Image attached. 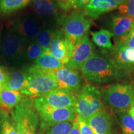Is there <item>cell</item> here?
<instances>
[{
	"label": "cell",
	"instance_id": "26",
	"mask_svg": "<svg viewBox=\"0 0 134 134\" xmlns=\"http://www.w3.org/2000/svg\"><path fill=\"white\" fill-rule=\"evenodd\" d=\"M55 31L44 29L40 32L36 38V42L44 50L48 49L54 36Z\"/></svg>",
	"mask_w": 134,
	"mask_h": 134
},
{
	"label": "cell",
	"instance_id": "7",
	"mask_svg": "<svg viewBox=\"0 0 134 134\" xmlns=\"http://www.w3.org/2000/svg\"><path fill=\"white\" fill-rule=\"evenodd\" d=\"M57 88V81L52 73L29 75L26 86L20 92L25 96L37 98L44 96Z\"/></svg>",
	"mask_w": 134,
	"mask_h": 134
},
{
	"label": "cell",
	"instance_id": "29",
	"mask_svg": "<svg viewBox=\"0 0 134 134\" xmlns=\"http://www.w3.org/2000/svg\"><path fill=\"white\" fill-rule=\"evenodd\" d=\"M119 14L134 19V0H127L126 2L119 5Z\"/></svg>",
	"mask_w": 134,
	"mask_h": 134
},
{
	"label": "cell",
	"instance_id": "17",
	"mask_svg": "<svg viewBox=\"0 0 134 134\" xmlns=\"http://www.w3.org/2000/svg\"><path fill=\"white\" fill-rule=\"evenodd\" d=\"M24 99L23 94L20 91H11L3 88L0 92V109L3 111H11Z\"/></svg>",
	"mask_w": 134,
	"mask_h": 134
},
{
	"label": "cell",
	"instance_id": "6",
	"mask_svg": "<svg viewBox=\"0 0 134 134\" xmlns=\"http://www.w3.org/2000/svg\"><path fill=\"white\" fill-rule=\"evenodd\" d=\"M75 109L77 114L86 119L97 112L104 110L102 92L93 85H86L78 94Z\"/></svg>",
	"mask_w": 134,
	"mask_h": 134
},
{
	"label": "cell",
	"instance_id": "3",
	"mask_svg": "<svg viewBox=\"0 0 134 134\" xmlns=\"http://www.w3.org/2000/svg\"><path fill=\"white\" fill-rule=\"evenodd\" d=\"M35 110L41 120L43 128H50L58 123L73 122L77 115L75 107L68 108H56L46 104L41 97L35 98L33 100Z\"/></svg>",
	"mask_w": 134,
	"mask_h": 134
},
{
	"label": "cell",
	"instance_id": "14",
	"mask_svg": "<svg viewBox=\"0 0 134 134\" xmlns=\"http://www.w3.org/2000/svg\"><path fill=\"white\" fill-rule=\"evenodd\" d=\"M87 120L94 134H113L111 119L104 110L97 112Z\"/></svg>",
	"mask_w": 134,
	"mask_h": 134
},
{
	"label": "cell",
	"instance_id": "20",
	"mask_svg": "<svg viewBox=\"0 0 134 134\" xmlns=\"http://www.w3.org/2000/svg\"><path fill=\"white\" fill-rule=\"evenodd\" d=\"M32 8L37 14L43 16H52L58 13V6L55 0H32Z\"/></svg>",
	"mask_w": 134,
	"mask_h": 134
},
{
	"label": "cell",
	"instance_id": "38",
	"mask_svg": "<svg viewBox=\"0 0 134 134\" xmlns=\"http://www.w3.org/2000/svg\"><path fill=\"white\" fill-rule=\"evenodd\" d=\"M3 85H0V92H1V90H2V89H3Z\"/></svg>",
	"mask_w": 134,
	"mask_h": 134
},
{
	"label": "cell",
	"instance_id": "24",
	"mask_svg": "<svg viewBox=\"0 0 134 134\" xmlns=\"http://www.w3.org/2000/svg\"><path fill=\"white\" fill-rule=\"evenodd\" d=\"M0 134H19L13 120L6 112L0 109Z\"/></svg>",
	"mask_w": 134,
	"mask_h": 134
},
{
	"label": "cell",
	"instance_id": "34",
	"mask_svg": "<svg viewBox=\"0 0 134 134\" xmlns=\"http://www.w3.org/2000/svg\"><path fill=\"white\" fill-rule=\"evenodd\" d=\"M90 1V0H76L74 5V9H81L82 8H85V6Z\"/></svg>",
	"mask_w": 134,
	"mask_h": 134
},
{
	"label": "cell",
	"instance_id": "11",
	"mask_svg": "<svg viewBox=\"0 0 134 134\" xmlns=\"http://www.w3.org/2000/svg\"><path fill=\"white\" fill-rule=\"evenodd\" d=\"M78 94L64 89L57 88L41 96L48 105L56 108H68L76 106Z\"/></svg>",
	"mask_w": 134,
	"mask_h": 134
},
{
	"label": "cell",
	"instance_id": "31",
	"mask_svg": "<svg viewBox=\"0 0 134 134\" xmlns=\"http://www.w3.org/2000/svg\"><path fill=\"white\" fill-rule=\"evenodd\" d=\"M117 42L121 43L124 46L134 48V26L126 36L119 38Z\"/></svg>",
	"mask_w": 134,
	"mask_h": 134
},
{
	"label": "cell",
	"instance_id": "35",
	"mask_svg": "<svg viewBox=\"0 0 134 134\" xmlns=\"http://www.w3.org/2000/svg\"><path fill=\"white\" fill-rule=\"evenodd\" d=\"M70 134H81L80 133L79 128H78V124H77V122L76 120H75V121L73 122L71 132H70Z\"/></svg>",
	"mask_w": 134,
	"mask_h": 134
},
{
	"label": "cell",
	"instance_id": "33",
	"mask_svg": "<svg viewBox=\"0 0 134 134\" xmlns=\"http://www.w3.org/2000/svg\"><path fill=\"white\" fill-rule=\"evenodd\" d=\"M9 76V73H7L3 69L2 67L0 66V85H3L7 81Z\"/></svg>",
	"mask_w": 134,
	"mask_h": 134
},
{
	"label": "cell",
	"instance_id": "27",
	"mask_svg": "<svg viewBox=\"0 0 134 134\" xmlns=\"http://www.w3.org/2000/svg\"><path fill=\"white\" fill-rule=\"evenodd\" d=\"M71 127V122H61L50 127L46 134H70Z\"/></svg>",
	"mask_w": 134,
	"mask_h": 134
},
{
	"label": "cell",
	"instance_id": "2",
	"mask_svg": "<svg viewBox=\"0 0 134 134\" xmlns=\"http://www.w3.org/2000/svg\"><path fill=\"white\" fill-rule=\"evenodd\" d=\"M103 102L114 113L127 112L134 104V89L131 85L116 83L108 85L102 92Z\"/></svg>",
	"mask_w": 134,
	"mask_h": 134
},
{
	"label": "cell",
	"instance_id": "18",
	"mask_svg": "<svg viewBox=\"0 0 134 134\" xmlns=\"http://www.w3.org/2000/svg\"><path fill=\"white\" fill-rule=\"evenodd\" d=\"M23 49V43L19 37L14 34H9L3 42V52L9 58H14L19 55Z\"/></svg>",
	"mask_w": 134,
	"mask_h": 134
},
{
	"label": "cell",
	"instance_id": "16",
	"mask_svg": "<svg viewBox=\"0 0 134 134\" xmlns=\"http://www.w3.org/2000/svg\"><path fill=\"white\" fill-rule=\"evenodd\" d=\"M109 29L115 38L123 37L130 31L134 26V19L121 14L114 16L109 21Z\"/></svg>",
	"mask_w": 134,
	"mask_h": 134
},
{
	"label": "cell",
	"instance_id": "5",
	"mask_svg": "<svg viewBox=\"0 0 134 134\" xmlns=\"http://www.w3.org/2000/svg\"><path fill=\"white\" fill-rule=\"evenodd\" d=\"M92 21L85 14V11L76 9L64 17L62 31L70 43L74 46L86 36L91 26Z\"/></svg>",
	"mask_w": 134,
	"mask_h": 134
},
{
	"label": "cell",
	"instance_id": "36",
	"mask_svg": "<svg viewBox=\"0 0 134 134\" xmlns=\"http://www.w3.org/2000/svg\"><path fill=\"white\" fill-rule=\"evenodd\" d=\"M127 113H128L132 117V118L134 120V104L129 109V110H127Z\"/></svg>",
	"mask_w": 134,
	"mask_h": 134
},
{
	"label": "cell",
	"instance_id": "4",
	"mask_svg": "<svg viewBox=\"0 0 134 134\" xmlns=\"http://www.w3.org/2000/svg\"><path fill=\"white\" fill-rule=\"evenodd\" d=\"M19 134H36L39 117L29 100L24 99L11 111Z\"/></svg>",
	"mask_w": 134,
	"mask_h": 134
},
{
	"label": "cell",
	"instance_id": "28",
	"mask_svg": "<svg viewBox=\"0 0 134 134\" xmlns=\"http://www.w3.org/2000/svg\"><path fill=\"white\" fill-rule=\"evenodd\" d=\"M44 51L45 50L35 41L31 43L28 47L27 54V57L29 59L35 61L43 54Z\"/></svg>",
	"mask_w": 134,
	"mask_h": 134
},
{
	"label": "cell",
	"instance_id": "32",
	"mask_svg": "<svg viewBox=\"0 0 134 134\" xmlns=\"http://www.w3.org/2000/svg\"><path fill=\"white\" fill-rule=\"evenodd\" d=\"M76 0H56L58 7L65 12H68L72 8H74Z\"/></svg>",
	"mask_w": 134,
	"mask_h": 134
},
{
	"label": "cell",
	"instance_id": "37",
	"mask_svg": "<svg viewBox=\"0 0 134 134\" xmlns=\"http://www.w3.org/2000/svg\"><path fill=\"white\" fill-rule=\"evenodd\" d=\"M113 1H114L115 2H116L119 5H120L126 2L127 0H113Z\"/></svg>",
	"mask_w": 134,
	"mask_h": 134
},
{
	"label": "cell",
	"instance_id": "22",
	"mask_svg": "<svg viewBox=\"0 0 134 134\" xmlns=\"http://www.w3.org/2000/svg\"><path fill=\"white\" fill-rule=\"evenodd\" d=\"M91 35L93 42L99 47L108 50L113 48L111 39L114 35L111 32L106 29H100L92 32Z\"/></svg>",
	"mask_w": 134,
	"mask_h": 134
},
{
	"label": "cell",
	"instance_id": "10",
	"mask_svg": "<svg viewBox=\"0 0 134 134\" xmlns=\"http://www.w3.org/2000/svg\"><path fill=\"white\" fill-rule=\"evenodd\" d=\"M48 49L55 58L66 65L71 58L73 46L68 41L62 31L56 30Z\"/></svg>",
	"mask_w": 134,
	"mask_h": 134
},
{
	"label": "cell",
	"instance_id": "39",
	"mask_svg": "<svg viewBox=\"0 0 134 134\" xmlns=\"http://www.w3.org/2000/svg\"><path fill=\"white\" fill-rule=\"evenodd\" d=\"M133 89H134V86H133Z\"/></svg>",
	"mask_w": 134,
	"mask_h": 134
},
{
	"label": "cell",
	"instance_id": "9",
	"mask_svg": "<svg viewBox=\"0 0 134 134\" xmlns=\"http://www.w3.org/2000/svg\"><path fill=\"white\" fill-rule=\"evenodd\" d=\"M58 84V88L74 92L78 94L81 90L82 80L78 71L63 66L52 72Z\"/></svg>",
	"mask_w": 134,
	"mask_h": 134
},
{
	"label": "cell",
	"instance_id": "13",
	"mask_svg": "<svg viewBox=\"0 0 134 134\" xmlns=\"http://www.w3.org/2000/svg\"><path fill=\"white\" fill-rule=\"evenodd\" d=\"M64 66L59 60L50 53L49 49L45 50L43 54L35 60V65L27 70L29 75L46 74L53 72Z\"/></svg>",
	"mask_w": 134,
	"mask_h": 134
},
{
	"label": "cell",
	"instance_id": "15",
	"mask_svg": "<svg viewBox=\"0 0 134 134\" xmlns=\"http://www.w3.org/2000/svg\"><path fill=\"white\" fill-rule=\"evenodd\" d=\"M118 6L113 0H90L85 6V13L88 17L96 19L104 13L117 9Z\"/></svg>",
	"mask_w": 134,
	"mask_h": 134
},
{
	"label": "cell",
	"instance_id": "30",
	"mask_svg": "<svg viewBox=\"0 0 134 134\" xmlns=\"http://www.w3.org/2000/svg\"><path fill=\"white\" fill-rule=\"evenodd\" d=\"M76 120L79 128L80 133L81 134H94L92 129L89 125L88 120L86 118L81 116L79 114H77Z\"/></svg>",
	"mask_w": 134,
	"mask_h": 134
},
{
	"label": "cell",
	"instance_id": "12",
	"mask_svg": "<svg viewBox=\"0 0 134 134\" xmlns=\"http://www.w3.org/2000/svg\"><path fill=\"white\" fill-rule=\"evenodd\" d=\"M110 56L124 74L134 71V48L117 42Z\"/></svg>",
	"mask_w": 134,
	"mask_h": 134
},
{
	"label": "cell",
	"instance_id": "19",
	"mask_svg": "<svg viewBox=\"0 0 134 134\" xmlns=\"http://www.w3.org/2000/svg\"><path fill=\"white\" fill-rule=\"evenodd\" d=\"M29 75L27 73L21 71L9 73L7 81L3 85V88L11 91H21L26 86Z\"/></svg>",
	"mask_w": 134,
	"mask_h": 134
},
{
	"label": "cell",
	"instance_id": "23",
	"mask_svg": "<svg viewBox=\"0 0 134 134\" xmlns=\"http://www.w3.org/2000/svg\"><path fill=\"white\" fill-rule=\"evenodd\" d=\"M32 0H0V13L8 14L24 8Z\"/></svg>",
	"mask_w": 134,
	"mask_h": 134
},
{
	"label": "cell",
	"instance_id": "21",
	"mask_svg": "<svg viewBox=\"0 0 134 134\" xmlns=\"http://www.w3.org/2000/svg\"><path fill=\"white\" fill-rule=\"evenodd\" d=\"M19 34L24 38L31 39L36 38L41 31V27L37 22L31 19H23L18 24Z\"/></svg>",
	"mask_w": 134,
	"mask_h": 134
},
{
	"label": "cell",
	"instance_id": "1",
	"mask_svg": "<svg viewBox=\"0 0 134 134\" xmlns=\"http://www.w3.org/2000/svg\"><path fill=\"white\" fill-rule=\"evenodd\" d=\"M80 70L85 79L90 83H109L125 75L110 56L96 53L84 63Z\"/></svg>",
	"mask_w": 134,
	"mask_h": 134
},
{
	"label": "cell",
	"instance_id": "25",
	"mask_svg": "<svg viewBox=\"0 0 134 134\" xmlns=\"http://www.w3.org/2000/svg\"><path fill=\"white\" fill-rule=\"evenodd\" d=\"M122 134H134V120L127 112L117 113Z\"/></svg>",
	"mask_w": 134,
	"mask_h": 134
},
{
	"label": "cell",
	"instance_id": "8",
	"mask_svg": "<svg viewBox=\"0 0 134 134\" xmlns=\"http://www.w3.org/2000/svg\"><path fill=\"white\" fill-rule=\"evenodd\" d=\"M94 53L93 43L86 34L73 47L71 58L65 66L75 71L80 70L84 63Z\"/></svg>",
	"mask_w": 134,
	"mask_h": 134
}]
</instances>
